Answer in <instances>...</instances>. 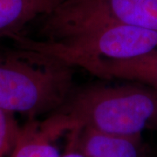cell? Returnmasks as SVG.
Instances as JSON below:
<instances>
[{"instance_id": "9", "label": "cell", "mask_w": 157, "mask_h": 157, "mask_svg": "<svg viewBox=\"0 0 157 157\" xmlns=\"http://www.w3.org/2000/svg\"><path fill=\"white\" fill-rule=\"evenodd\" d=\"M19 130L14 113L0 108V157H10Z\"/></svg>"}, {"instance_id": "7", "label": "cell", "mask_w": 157, "mask_h": 157, "mask_svg": "<svg viewBox=\"0 0 157 157\" xmlns=\"http://www.w3.org/2000/svg\"><path fill=\"white\" fill-rule=\"evenodd\" d=\"M65 0H0V39L21 33L29 23L53 11Z\"/></svg>"}, {"instance_id": "6", "label": "cell", "mask_w": 157, "mask_h": 157, "mask_svg": "<svg viewBox=\"0 0 157 157\" xmlns=\"http://www.w3.org/2000/svg\"><path fill=\"white\" fill-rule=\"evenodd\" d=\"M78 148L86 157H145L141 135L124 136L88 128L73 129Z\"/></svg>"}, {"instance_id": "4", "label": "cell", "mask_w": 157, "mask_h": 157, "mask_svg": "<svg viewBox=\"0 0 157 157\" xmlns=\"http://www.w3.org/2000/svg\"><path fill=\"white\" fill-rule=\"evenodd\" d=\"M41 19L37 39L45 41L115 25L157 32V0H65Z\"/></svg>"}, {"instance_id": "2", "label": "cell", "mask_w": 157, "mask_h": 157, "mask_svg": "<svg viewBox=\"0 0 157 157\" xmlns=\"http://www.w3.org/2000/svg\"><path fill=\"white\" fill-rule=\"evenodd\" d=\"M72 66L33 50L0 52V108L36 118L52 114L73 90Z\"/></svg>"}, {"instance_id": "1", "label": "cell", "mask_w": 157, "mask_h": 157, "mask_svg": "<svg viewBox=\"0 0 157 157\" xmlns=\"http://www.w3.org/2000/svg\"><path fill=\"white\" fill-rule=\"evenodd\" d=\"M54 113L67 118L73 129L88 128L124 136L157 132V90L138 82L89 85L73 89Z\"/></svg>"}, {"instance_id": "8", "label": "cell", "mask_w": 157, "mask_h": 157, "mask_svg": "<svg viewBox=\"0 0 157 157\" xmlns=\"http://www.w3.org/2000/svg\"><path fill=\"white\" fill-rule=\"evenodd\" d=\"M87 72L102 78L134 80L157 90V52L133 59L103 63Z\"/></svg>"}, {"instance_id": "11", "label": "cell", "mask_w": 157, "mask_h": 157, "mask_svg": "<svg viewBox=\"0 0 157 157\" xmlns=\"http://www.w3.org/2000/svg\"><path fill=\"white\" fill-rule=\"evenodd\" d=\"M145 157H157V155H155V156H153V155H149V154L147 153V155H146V156H145Z\"/></svg>"}, {"instance_id": "5", "label": "cell", "mask_w": 157, "mask_h": 157, "mask_svg": "<svg viewBox=\"0 0 157 157\" xmlns=\"http://www.w3.org/2000/svg\"><path fill=\"white\" fill-rule=\"evenodd\" d=\"M72 126L67 117L53 113L42 121L36 118L20 127L16 143L10 157H59L55 144L56 139L65 132H70Z\"/></svg>"}, {"instance_id": "10", "label": "cell", "mask_w": 157, "mask_h": 157, "mask_svg": "<svg viewBox=\"0 0 157 157\" xmlns=\"http://www.w3.org/2000/svg\"><path fill=\"white\" fill-rule=\"evenodd\" d=\"M59 157H86L84 154L80 151L76 145L75 136L73 130L69 132L68 135V142L66 147L65 151L62 153Z\"/></svg>"}, {"instance_id": "3", "label": "cell", "mask_w": 157, "mask_h": 157, "mask_svg": "<svg viewBox=\"0 0 157 157\" xmlns=\"http://www.w3.org/2000/svg\"><path fill=\"white\" fill-rule=\"evenodd\" d=\"M9 39L14 46L45 53L86 71L103 63L157 52V32L132 25L95 29L54 41L33 39L22 33Z\"/></svg>"}]
</instances>
